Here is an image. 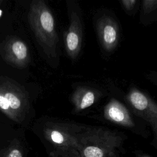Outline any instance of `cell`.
<instances>
[{"mask_svg": "<svg viewBox=\"0 0 157 157\" xmlns=\"http://www.w3.org/2000/svg\"><path fill=\"white\" fill-rule=\"evenodd\" d=\"M28 21L44 58L52 67L59 63V37L54 16L44 0H34L30 5Z\"/></svg>", "mask_w": 157, "mask_h": 157, "instance_id": "cell-1", "label": "cell"}, {"mask_svg": "<svg viewBox=\"0 0 157 157\" xmlns=\"http://www.w3.org/2000/svg\"><path fill=\"white\" fill-rule=\"evenodd\" d=\"M125 139L121 132L85 124L78 135L76 150L80 157H115L123 149Z\"/></svg>", "mask_w": 157, "mask_h": 157, "instance_id": "cell-2", "label": "cell"}, {"mask_svg": "<svg viewBox=\"0 0 157 157\" xmlns=\"http://www.w3.org/2000/svg\"><path fill=\"white\" fill-rule=\"evenodd\" d=\"M85 124L51 117H43L38 121V134L50 152L75 148L78 135Z\"/></svg>", "mask_w": 157, "mask_h": 157, "instance_id": "cell-3", "label": "cell"}, {"mask_svg": "<svg viewBox=\"0 0 157 157\" xmlns=\"http://www.w3.org/2000/svg\"><path fill=\"white\" fill-rule=\"evenodd\" d=\"M30 102L28 93L15 81L0 80V110L13 121L21 123L28 114Z\"/></svg>", "mask_w": 157, "mask_h": 157, "instance_id": "cell-4", "label": "cell"}, {"mask_svg": "<svg viewBox=\"0 0 157 157\" xmlns=\"http://www.w3.org/2000/svg\"><path fill=\"white\" fill-rule=\"evenodd\" d=\"M102 117L107 121L126 128L134 133L144 137L148 135L145 126L142 125L144 121L137 120L139 118L116 98H110L104 105Z\"/></svg>", "mask_w": 157, "mask_h": 157, "instance_id": "cell-5", "label": "cell"}, {"mask_svg": "<svg viewBox=\"0 0 157 157\" xmlns=\"http://www.w3.org/2000/svg\"><path fill=\"white\" fill-rule=\"evenodd\" d=\"M69 26L64 34V47L68 58L72 61L78 57L83 36V22L81 9L74 1H67Z\"/></svg>", "mask_w": 157, "mask_h": 157, "instance_id": "cell-6", "label": "cell"}, {"mask_svg": "<svg viewBox=\"0 0 157 157\" xmlns=\"http://www.w3.org/2000/svg\"><path fill=\"white\" fill-rule=\"evenodd\" d=\"M130 110L151 128L157 142V104L146 93L136 87L129 88L124 98Z\"/></svg>", "mask_w": 157, "mask_h": 157, "instance_id": "cell-7", "label": "cell"}, {"mask_svg": "<svg viewBox=\"0 0 157 157\" xmlns=\"http://www.w3.org/2000/svg\"><path fill=\"white\" fill-rule=\"evenodd\" d=\"M94 27L101 48L106 53L113 52L120 40V27L116 18L108 11L101 12L94 18Z\"/></svg>", "mask_w": 157, "mask_h": 157, "instance_id": "cell-8", "label": "cell"}, {"mask_svg": "<svg viewBox=\"0 0 157 157\" xmlns=\"http://www.w3.org/2000/svg\"><path fill=\"white\" fill-rule=\"evenodd\" d=\"M103 93L98 88L81 85L75 88L71 96L72 113L78 114L91 107L102 97Z\"/></svg>", "mask_w": 157, "mask_h": 157, "instance_id": "cell-9", "label": "cell"}, {"mask_svg": "<svg viewBox=\"0 0 157 157\" xmlns=\"http://www.w3.org/2000/svg\"><path fill=\"white\" fill-rule=\"evenodd\" d=\"M3 55L7 63L18 67H26L30 61L26 44L22 40L16 37L11 38L5 44Z\"/></svg>", "mask_w": 157, "mask_h": 157, "instance_id": "cell-10", "label": "cell"}, {"mask_svg": "<svg viewBox=\"0 0 157 157\" xmlns=\"http://www.w3.org/2000/svg\"><path fill=\"white\" fill-rule=\"evenodd\" d=\"M139 20L142 25H149L157 19V0L141 1Z\"/></svg>", "mask_w": 157, "mask_h": 157, "instance_id": "cell-11", "label": "cell"}, {"mask_svg": "<svg viewBox=\"0 0 157 157\" xmlns=\"http://www.w3.org/2000/svg\"><path fill=\"white\" fill-rule=\"evenodd\" d=\"M0 157H23V150L19 142L13 140L3 149Z\"/></svg>", "mask_w": 157, "mask_h": 157, "instance_id": "cell-12", "label": "cell"}, {"mask_svg": "<svg viewBox=\"0 0 157 157\" xmlns=\"http://www.w3.org/2000/svg\"><path fill=\"white\" fill-rule=\"evenodd\" d=\"M119 2L123 10L128 15H134L138 10L139 1L137 0H121Z\"/></svg>", "mask_w": 157, "mask_h": 157, "instance_id": "cell-13", "label": "cell"}, {"mask_svg": "<svg viewBox=\"0 0 157 157\" xmlns=\"http://www.w3.org/2000/svg\"><path fill=\"white\" fill-rule=\"evenodd\" d=\"M50 157H80L75 148H69L58 152H50Z\"/></svg>", "mask_w": 157, "mask_h": 157, "instance_id": "cell-14", "label": "cell"}, {"mask_svg": "<svg viewBox=\"0 0 157 157\" xmlns=\"http://www.w3.org/2000/svg\"><path fill=\"white\" fill-rule=\"evenodd\" d=\"M138 157H150V156H149L148 155H140V156H139Z\"/></svg>", "mask_w": 157, "mask_h": 157, "instance_id": "cell-15", "label": "cell"}, {"mask_svg": "<svg viewBox=\"0 0 157 157\" xmlns=\"http://www.w3.org/2000/svg\"><path fill=\"white\" fill-rule=\"evenodd\" d=\"M2 10L0 9V17L1 16V15H2Z\"/></svg>", "mask_w": 157, "mask_h": 157, "instance_id": "cell-16", "label": "cell"}]
</instances>
